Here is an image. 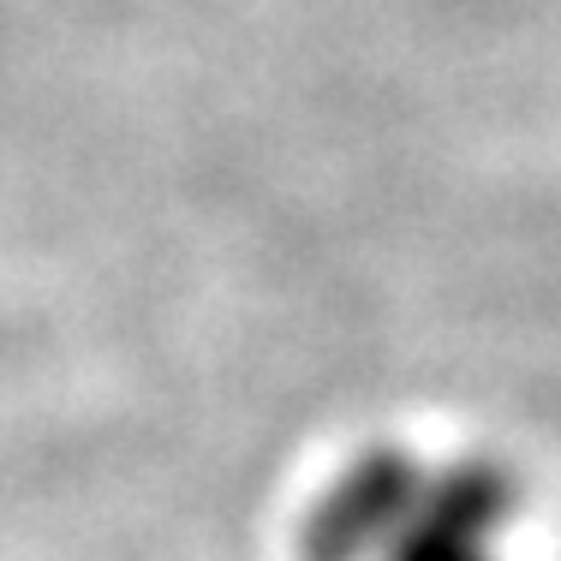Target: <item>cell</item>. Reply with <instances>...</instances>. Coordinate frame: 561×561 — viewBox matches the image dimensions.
<instances>
[{"mask_svg":"<svg viewBox=\"0 0 561 561\" xmlns=\"http://www.w3.org/2000/svg\"><path fill=\"white\" fill-rule=\"evenodd\" d=\"M514 478L502 466H419L377 454L329 490L311 519V561H502Z\"/></svg>","mask_w":561,"mask_h":561,"instance_id":"cell-1","label":"cell"}]
</instances>
